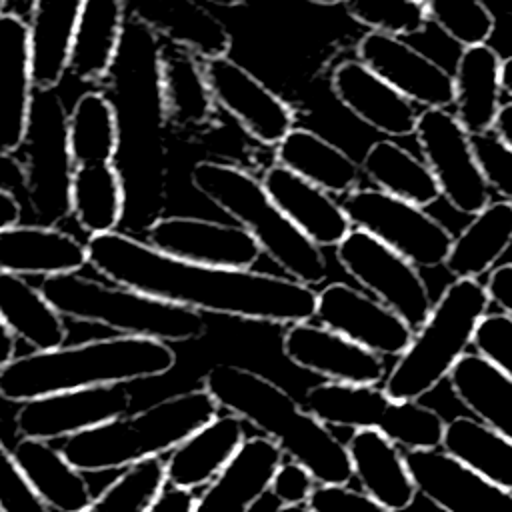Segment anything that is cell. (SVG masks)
Returning <instances> with one entry per match:
<instances>
[{"instance_id":"cell-1","label":"cell","mask_w":512,"mask_h":512,"mask_svg":"<svg viewBox=\"0 0 512 512\" xmlns=\"http://www.w3.org/2000/svg\"><path fill=\"white\" fill-rule=\"evenodd\" d=\"M86 252L110 282L196 312L272 324L308 322L316 314L318 292L302 282L178 260L122 232L90 236Z\"/></svg>"},{"instance_id":"cell-2","label":"cell","mask_w":512,"mask_h":512,"mask_svg":"<svg viewBox=\"0 0 512 512\" xmlns=\"http://www.w3.org/2000/svg\"><path fill=\"white\" fill-rule=\"evenodd\" d=\"M202 386L218 408L240 416L274 440L290 460L308 468L318 484L352 480L346 444L276 382L248 368L216 364L204 374Z\"/></svg>"},{"instance_id":"cell-3","label":"cell","mask_w":512,"mask_h":512,"mask_svg":"<svg viewBox=\"0 0 512 512\" xmlns=\"http://www.w3.org/2000/svg\"><path fill=\"white\" fill-rule=\"evenodd\" d=\"M176 364L170 344L140 336H110L30 352L0 370V398L28 402L40 396L168 374Z\"/></svg>"},{"instance_id":"cell-4","label":"cell","mask_w":512,"mask_h":512,"mask_svg":"<svg viewBox=\"0 0 512 512\" xmlns=\"http://www.w3.org/2000/svg\"><path fill=\"white\" fill-rule=\"evenodd\" d=\"M216 416L218 404L200 386L68 436L60 450L82 472L124 470L170 452Z\"/></svg>"},{"instance_id":"cell-5","label":"cell","mask_w":512,"mask_h":512,"mask_svg":"<svg viewBox=\"0 0 512 512\" xmlns=\"http://www.w3.org/2000/svg\"><path fill=\"white\" fill-rule=\"evenodd\" d=\"M190 176L194 188L248 230L288 278L310 288L326 280L328 264L320 246L284 216L250 172L234 164L202 160Z\"/></svg>"},{"instance_id":"cell-6","label":"cell","mask_w":512,"mask_h":512,"mask_svg":"<svg viewBox=\"0 0 512 512\" xmlns=\"http://www.w3.org/2000/svg\"><path fill=\"white\" fill-rule=\"evenodd\" d=\"M40 290L64 318L100 324L122 336L170 344L198 340L206 334V322L196 310L114 282L104 284L78 272L48 276Z\"/></svg>"},{"instance_id":"cell-7","label":"cell","mask_w":512,"mask_h":512,"mask_svg":"<svg viewBox=\"0 0 512 512\" xmlns=\"http://www.w3.org/2000/svg\"><path fill=\"white\" fill-rule=\"evenodd\" d=\"M488 306L480 280L456 278L448 284L386 376L384 392L394 400H420L432 392L466 354Z\"/></svg>"},{"instance_id":"cell-8","label":"cell","mask_w":512,"mask_h":512,"mask_svg":"<svg viewBox=\"0 0 512 512\" xmlns=\"http://www.w3.org/2000/svg\"><path fill=\"white\" fill-rule=\"evenodd\" d=\"M340 204L354 228L384 242L416 268L444 266L454 236L424 208L378 188H356Z\"/></svg>"},{"instance_id":"cell-9","label":"cell","mask_w":512,"mask_h":512,"mask_svg":"<svg viewBox=\"0 0 512 512\" xmlns=\"http://www.w3.org/2000/svg\"><path fill=\"white\" fill-rule=\"evenodd\" d=\"M340 266L376 300L416 332L432 310V296L418 268L364 230L352 228L336 246Z\"/></svg>"},{"instance_id":"cell-10","label":"cell","mask_w":512,"mask_h":512,"mask_svg":"<svg viewBox=\"0 0 512 512\" xmlns=\"http://www.w3.org/2000/svg\"><path fill=\"white\" fill-rule=\"evenodd\" d=\"M416 140L442 196L462 214H478L490 204V188L478 166L472 138L448 108H424L416 120Z\"/></svg>"},{"instance_id":"cell-11","label":"cell","mask_w":512,"mask_h":512,"mask_svg":"<svg viewBox=\"0 0 512 512\" xmlns=\"http://www.w3.org/2000/svg\"><path fill=\"white\" fill-rule=\"evenodd\" d=\"M202 66L216 106L232 114L254 140L278 146L294 128L290 104L228 54L206 58Z\"/></svg>"},{"instance_id":"cell-12","label":"cell","mask_w":512,"mask_h":512,"mask_svg":"<svg viewBox=\"0 0 512 512\" xmlns=\"http://www.w3.org/2000/svg\"><path fill=\"white\" fill-rule=\"evenodd\" d=\"M130 402L124 384L64 390L22 402L14 426L20 438L52 442L126 414Z\"/></svg>"},{"instance_id":"cell-13","label":"cell","mask_w":512,"mask_h":512,"mask_svg":"<svg viewBox=\"0 0 512 512\" xmlns=\"http://www.w3.org/2000/svg\"><path fill=\"white\" fill-rule=\"evenodd\" d=\"M146 244L178 260L250 270L262 254L254 236L242 226L194 216H164L146 230Z\"/></svg>"},{"instance_id":"cell-14","label":"cell","mask_w":512,"mask_h":512,"mask_svg":"<svg viewBox=\"0 0 512 512\" xmlns=\"http://www.w3.org/2000/svg\"><path fill=\"white\" fill-rule=\"evenodd\" d=\"M314 318L378 356H402L414 336L394 310L344 282H332L318 292Z\"/></svg>"},{"instance_id":"cell-15","label":"cell","mask_w":512,"mask_h":512,"mask_svg":"<svg viewBox=\"0 0 512 512\" xmlns=\"http://www.w3.org/2000/svg\"><path fill=\"white\" fill-rule=\"evenodd\" d=\"M356 52L362 64L410 102L424 108H448L454 104L452 74L398 36L370 30L360 38Z\"/></svg>"},{"instance_id":"cell-16","label":"cell","mask_w":512,"mask_h":512,"mask_svg":"<svg viewBox=\"0 0 512 512\" xmlns=\"http://www.w3.org/2000/svg\"><path fill=\"white\" fill-rule=\"evenodd\" d=\"M418 494L440 512H512V490L468 470L442 450H406Z\"/></svg>"},{"instance_id":"cell-17","label":"cell","mask_w":512,"mask_h":512,"mask_svg":"<svg viewBox=\"0 0 512 512\" xmlns=\"http://www.w3.org/2000/svg\"><path fill=\"white\" fill-rule=\"evenodd\" d=\"M282 352L298 368L330 382L376 386L386 374L382 356L322 324H290L282 338Z\"/></svg>"},{"instance_id":"cell-18","label":"cell","mask_w":512,"mask_h":512,"mask_svg":"<svg viewBox=\"0 0 512 512\" xmlns=\"http://www.w3.org/2000/svg\"><path fill=\"white\" fill-rule=\"evenodd\" d=\"M32 54L28 22L0 14V156L16 152L28 136L32 114Z\"/></svg>"},{"instance_id":"cell-19","label":"cell","mask_w":512,"mask_h":512,"mask_svg":"<svg viewBox=\"0 0 512 512\" xmlns=\"http://www.w3.org/2000/svg\"><path fill=\"white\" fill-rule=\"evenodd\" d=\"M282 462L284 452L274 440L262 434L246 438L232 460L196 496L192 512H250L270 492Z\"/></svg>"},{"instance_id":"cell-20","label":"cell","mask_w":512,"mask_h":512,"mask_svg":"<svg viewBox=\"0 0 512 512\" xmlns=\"http://www.w3.org/2000/svg\"><path fill=\"white\" fill-rule=\"evenodd\" d=\"M260 182L284 216L316 246L336 248L350 234L352 224L330 192L280 164H272Z\"/></svg>"},{"instance_id":"cell-21","label":"cell","mask_w":512,"mask_h":512,"mask_svg":"<svg viewBox=\"0 0 512 512\" xmlns=\"http://www.w3.org/2000/svg\"><path fill=\"white\" fill-rule=\"evenodd\" d=\"M332 92L344 108L388 136H410L416 130L414 102L384 82L360 60H344L332 72Z\"/></svg>"},{"instance_id":"cell-22","label":"cell","mask_w":512,"mask_h":512,"mask_svg":"<svg viewBox=\"0 0 512 512\" xmlns=\"http://www.w3.org/2000/svg\"><path fill=\"white\" fill-rule=\"evenodd\" d=\"M302 406L326 426L372 428L388 440H394L404 414V400L390 398L384 388L330 380L308 388Z\"/></svg>"},{"instance_id":"cell-23","label":"cell","mask_w":512,"mask_h":512,"mask_svg":"<svg viewBox=\"0 0 512 512\" xmlns=\"http://www.w3.org/2000/svg\"><path fill=\"white\" fill-rule=\"evenodd\" d=\"M156 68L164 120L178 130H200L210 124L216 102L200 58L192 50L164 40L158 48Z\"/></svg>"},{"instance_id":"cell-24","label":"cell","mask_w":512,"mask_h":512,"mask_svg":"<svg viewBox=\"0 0 512 512\" xmlns=\"http://www.w3.org/2000/svg\"><path fill=\"white\" fill-rule=\"evenodd\" d=\"M124 10L166 42L192 50L198 58L226 56L232 36L196 0H122Z\"/></svg>"},{"instance_id":"cell-25","label":"cell","mask_w":512,"mask_h":512,"mask_svg":"<svg viewBox=\"0 0 512 512\" xmlns=\"http://www.w3.org/2000/svg\"><path fill=\"white\" fill-rule=\"evenodd\" d=\"M246 438L240 416L230 412L218 414L168 452L164 460L166 484L184 490L208 486Z\"/></svg>"},{"instance_id":"cell-26","label":"cell","mask_w":512,"mask_h":512,"mask_svg":"<svg viewBox=\"0 0 512 512\" xmlns=\"http://www.w3.org/2000/svg\"><path fill=\"white\" fill-rule=\"evenodd\" d=\"M88 264L86 244L54 226L14 224L0 230V272L56 276Z\"/></svg>"},{"instance_id":"cell-27","label":"cell","mask_w":512,"mask_h":512,"mask_svg":"<svg viewBox=\"0 0 512 512\" xmlns=\"http://www.w3.org/2000/svg\"><path fill=\"white\" fill-rule=\"evenodd\" d=\"M362 490L392 512L412 506L418 490L398 446L378 430H354L346 444Z\"/></svg>"},{"instance_id":"cell-28","label":"cell","mask_w":512,"mask_h":512,"mask_svg":"<svg viewBox=\"0 0 512 512\" xmlns=\"http://www.w3.org/2000/svg\"><path fill=\"white\" fill-rule=\"evenodd\" d=\"M12 454L40 500L56 512H84L94 502L82 470L46 440L20 438Z\"/></svg>"},{"instance_id":"cell-29","label":"cell","mask_w":512,"mask_h":512,"mask_svg":"<svg viewBox=\"0 0 512 512\" xmlns=\"http://www.w3.org/2000/svg\"><path fill=\"white\" fill-rule=\"evenodd\" d=\"M502 58L488 44L462 48L454 68V106L464 130L474 136L494 128L502 108Z\"/></svg>"},{"instance_id":"cell-30","label":"cell","mask_w":512,"mask_h":512,"mask_svg":"<svg viewBox=\"0 0 512 512\" xmlns=\"http://www.w3.org/2000/svg\"><path fill=\"white\" fill-rule=\"evenodd\" d=\"M84 0H32L28 38L34 86L48 92L66 74Z\"/></svg>"},{"instance_id":"cell-31","label":"cell","mask_w":512,"mask_h":512,"mask_svg":"<svg viewBox=\"0 0 512 512\" xmlns=\"http://www.w3.org/2000/svg\"><path fill=\"white\" fill-rule=\"evenodd\" d=\"M276 164L330 194L358 188L360 164L342 148L306 128H292L276 146Z\"/></svg>"},{"instance_id":"cell-32","label":"cell","mask_w":512,"mask_h":512,"mask_svg":"<svg viewBox=\"0 0 512 512\" xmlns=\"http://www.w3.org/2000/svg\"><path fill=\"white\" fill-rule=\"evenodd\" d=\"M124 14L122 0H84L70 44L68 74L82 82H98L108 74L122 40Z\"/></svg>"},{"instance_id":"cell-33","label":"cell","mask_w":512,"mask_h":512,"mask_svg":"<svg viewBox=\"0 0 512 512\" xmlns=\"http://www.w3.org/2000/svg\"><path fill=\"white\" fill-rule=\"evenodd\" d=\"M456 398L482 424L512 440V378L478 352H466L450 372Z\"/></svg>"},{"instance_id":"cell-34","label":"cell","mask_w":512,"mask_h":512,"mask_svg":"<svg viewBox=\"0 0 512 512\" xmlns=\"http://www.w3.org/2000/svg\"><path fill=\"white\" fill-rule=\"evenodd\" d=\"M0 316L34 352L56 350L66 342L64 316L24 276L0 272Z\"/></svg>"},{"instance_id":"cell-35","label":"cell","mask_w":512,"mask_h":512,"mask_svg":"<svg viewBox=\"0 0 512 512\" xmlns=\"http://www.w3.org/2000/svg\"><path fill=\"white\" fill-rule=\"evenodd\" d=\"M512 244V206L504 200L490 202L474 214L472 222L454 236L444 262L454 278H474L492 272Z\"/></svg>"},{"instance_id":"cell-36","label":"cell","mask_w":512,"mask_h":512,"mask_svg":"<svg viewBox=\"0 0 512 512\" xmlns=\"http://www.w3.org/2000/svg\"><path fill=\"white\" fill-rule=\"evenodd\" d=\"M442 452L478 476L512 490V440L472 416L446 422Z\"/></svg>"},{"instance_id":"cell-37","label":"cell","mask_w":512,"mask_h":512,"mask_svg":"<svg viewBox=\"0 0 512 512\" xmlns=\"http://www.w3.org/2000/svg\"><path fill=\"white\" fill-rule=\"evenodd\" d=\"M120 144L116 110L100 92L82 94L66 118L64 152L72 168L112 162Z\"/></svg>"},{"instance_id":"cell-38","label":"cell","mask_w":512,"mask_h":512,"mask_svg":"<svg viewBox=\"0 0 512 512\" xmlns=\"http://www.w3.org/2000/svg\"><path fill=\"white\" fill-rule=\"evenodd\" d=\"M68 208L80 228L90 236L114 232L124 214V186L114 164L72 168Z\"/></svg>"},{"instance_id":"cell-39","label":"cell","mask_w":512,"mask_h":512,"mask_svg":"<svg viewBox=\"0 0 512 512\" xmlns=\"http://www.w3.org/2000/svg\"><path fill=\"white\" fill-rule=\"evenodd\" d=\"M360 170L378 186V190L408 200L420 208L434 204L442 192L426 166L412 152L392 140L374 142L362 162Z\"/></svg>"},{"instance_id":"cell-40","label":"cell","mask_w":512,"mask_h":512,"mask_svg":"<svg viewBox=\"0 0 512 512\" xmlns=\"http://www.w3.org/2000/svg\"><path fill=\"white\" fill-rule=\"evenodd\" d=\"M164 486V460L146 458L124 468L84 512H146Z\"/></svg>"},{"instance_id":"cell-41","label":"cell","mask_w":512,"mask_h":512,"mask_svg":"<svg viewBox=\"0 0 512 512\" xmlns=\"http://www.w3.org/2000/svg\"><path fill=\"white\" fill-rule=\"evenodd\" d=\"M428 18L462 48L490 40L496 20L482 0H424Z\"/></svg>"},{"instance_id":"cell-42","label":"cell","mask_w":512,"mask_h":512,"mask_svg":"<svg viewBox=\"0 0 512 512\" xmlns=\"http://www.w3.org/2000/svg\"><path fill=\"white\" fill-rule=\"evenodd\" d=\"M344 6L358 24L398 38L422 32L428 22L424 0H344Z\"/></svg>"},{"instance_id":"cell-43","label":"cell","mask_w":512,"mask_h":512,"mask_svg":"<svg viewBox=\"0 0 512 512\" xmlns=\"http://www.w3.org/2000/svg\"><path fill=\"white\" fill-rule=\"evenodd\" d=\"M472 148L488 188H494L504 202L512 206V150L494 130L474 134Z\"/></svg>"},{"instance_id":"cell-44","label":"cell","mask_w":512,"mask_h":512,"mask_svg":"<svg viewBox=\"0 0 512 512\" xmlns=\"http://www.w3.org/2000/svg\"><path fill=\"white\" fill-rule=\"evenodd\" d=\"M0 508L2 512H50L32 490L12 450L0 438Z\"/></svg>"},{"instance_id":"cell-45","label":"cell","mask_w":512,"mask_h":512,"mask_svg":"<svg viewBox=\"0 0 512 512\" xmlns=\"http://www.w3.org/2000/svg\"><path fill=\"white\" fill-rule=\"evenodd\" d=\"M472 346L512 378V318L508 314H486L476 328Z\"/></svg>"},{"instance_id":"cell-46","label":"cell","mask_w":512,"mask_h":512,"mask_svg":"<svg viewBox=\"0 0 512 512\" xmlns=\"http://www.w3.org/2000/svg\"><path fill=\"white\" fill-rule=\"evenodd\" d=\"M306 506L312 512H392L348 484H316Z\"/></svg>"},{"instance_id":"cell-47","label":"cell","mask_w":512,"mask_h":512,"mask_svg":"<svg viewBox=\"0 0 512 512\" xmlns=\"http://www.w3.org/2000/svg\"><path fill=\"white\" fill-rule=\"evenodd\" d=\"M316 484L318 482L308 468L296 460H286L278 466L270 484V492L280 502V506H306Z\"/></svg>"},{"instance_id":"cell-48","label":"cell","mask_w":512,"mask_h":512,"mask_svg":"<svg viewBox=\"0 0 512 512\" xmlns=\"http://www.w3.org/2000/svg\"><path fill=\"white\" fill-rule=\"evenodd\" d=\"M486 292L490 302H494L504 314L512 318V264L496 266L486 280Z\"/></svg>"},{"instance_id":"cell-49","label":"cell","mask_w":512,"mask_h":512,"mask_svg":"<svg viewBox=\"0 0 512 512\" xmlns=\"http://www.w3.org/2000/svg\"><path fill=\"white\" fill-rule=\"evenodd\" d=\"M194 502H196L194 490L174 488L166 484L146 512H192Z\"/></svg>"},{"instance_id":"cell-50","label":"cell","mask_w":512,"mask_h":512,"mask_svg":"<svg viewBox=\"0 0 512 512\" xmlns=\"http://www.w3.org/2000/svg\"><path fill=\"white\" fill-rule=\"evenodd\" d=\"M20 202L16 196L4 188H0V230L18 224L20 220Z\"/></svg>"},{"instance_id":"cell-51","label":"cell","mask_w":512,"mask_h":512,"mask_svg":"<svg viewBox=\"0 0 512 512\" xmlns=\"http://www.w3.org/2000/svg\"><path fill=\"white\" fill-rule=\"evenodd\" d=\"M496 136L512 150V102L508 104H502L498 116H496V122H494V128Z\"/></svg>"},{"instance_id":"cell-52","label":"cell","mask_w":512,"mask_h":512,"mask_svg":"<svg viewBox=\"0 0 512 512\" xmlns=\"http://www.w3.org/2000/svg\"><path fill=\"white\" fill-rule=\"evenodd\" d=\"M14 352H16V336L0 316V370L16 358Z\"/></svg>"},{"instance_id":"cell-53","label":"cell","mask_w":512,"mask_h":512,"mask_svg":"<svg viewBox=\"0 0 512 512\" xmlns=\"http://www.w3.org/2000/svg\"><path fill=\"white\" fill-rule=\"evenodd\" d=\"M502 90L512 98V56L502 62Z\"/></svg>"},{"instance_id":"cell-54","label":"cell","mask_w":512,"mask_h":512,"mask_svg":"<svg viewBox=\"0 0 512 512\" xmlns=\"http://www.w3.org/2000/svg\"><path fill=\"white\" fill-rule=\"evenodd\" d=\"M210 2L222 8H236V6H242L246 0H210Z\"/></svg>"},{"instance_id":"cell-55","label":"cell","mask_w":512,"mask_h":512,"mask_svg":"<svg viewBox=\"0 0 512 512\" xmlns=\"http://www.w3.org/2000/svg\"><path fill=\"white\" fill-rule=\"evenodd\" d=\"M276 512H312L308 506H280Z\"/></svg>"},{"instance_id":"cell-56","label":"cell","mask_w":512,"mask_h":512,"mask_svg":"<svg viewBox=\"0 0 512 512\" xmlns=\"http://www.w3.org/2000/svg\"><path fill=\"white\" fill-rule=\"evenodd\" d=\"M306 2L320 4V6H334V4H340V2H344V0H306Z\"/></svg>"},{"instance_id":"cell-57","label":"cell","mask_w":512,"mask_h":512,"mask_svg":"<svg viewBox=\"0 0 512 512\" xmlns=\"http://www.w3.org/2000/svg\"><path fill=\"white\" fill-rule=\"evenodd\" d=\"M6 2H8V0H0V14H4V8H6Z\"/></svg>"},{"instance_id":"cell-58","label":"cell","mask_w":512,"mask_h":512,"mask_svg":"<svg viewBox=\"0 0 512 512\" xmlns=\"http://www.w3.org/2000/svg\"><path fill=\"white\" fill-rule=\"evenodd\" d=\"M10 2H30L32 4V0H10Z\"/></svg>"},{"instance_id":"cell-59","label":"cell","mask_w":512,"mask_h":512,"mask_svg":"<svg viewBox=\"0 0 512 512\" xmlns=\"http://www.w3.org/2000/svg\"><path fill=\"white\" fill-rule=\"evenodd\" d=\"M0 512H2V508H0Z\"/></svg>"}]
</instances>
